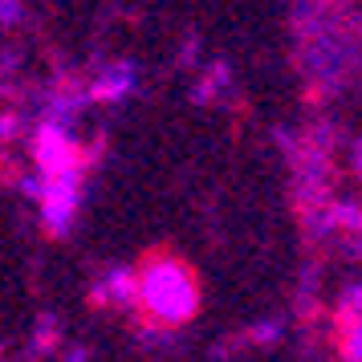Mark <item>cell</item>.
<instances>
[{"mask_svg":"<svg viewBox=\"0 0 362 362\" xmlns=\"http://www.w3.org/2000/svg\"><path fill=\"white\" fill-rule=\"evenodd\" d=\"M358 167H362V159H358Z\"/></svg>","mask_w":362,"mask_h":362,"instance_id":"7a4b0ae2","label":"cell"},{"mask_svg":"<svg viewBox=\"0 0 362 362\" xmlns=\"http://www.w3.org/2000/svg\"><path fill=\"white\" fill-rule=\"evenodd\" d=\"M134 293H139V301L159 322H183V317H192V310H196V281L175 261L147 264V273L139 277Z\"/></svg>","mask_w":362,"mask_h":362,"instance_id":"6da1fadb","label":"cell"}]
</instances>
